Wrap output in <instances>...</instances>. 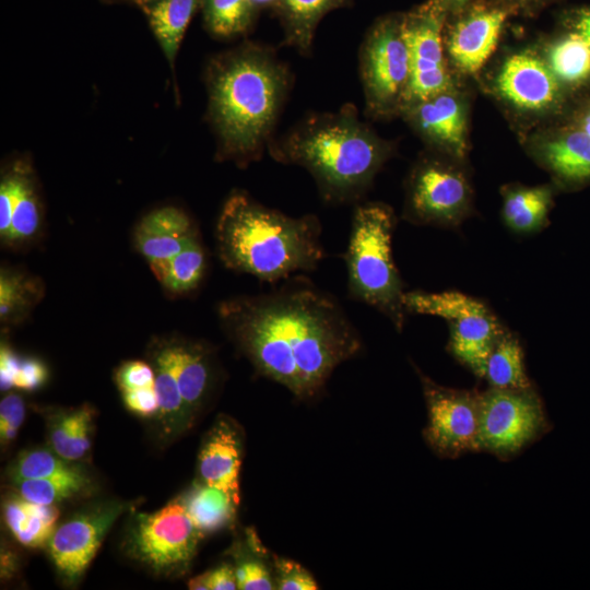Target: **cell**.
Wrapping results in <instances>:
<instances>
[{"mask_svg":"<svg viewBox=\"0 0 590 590\" xmlns=\"http://www.w3.org/2000/svg\"><path fill=\"white\" fill-rule=\"evenodd\" d=\"M95 411L88 404L56 410L47 418L48 444L60 457L79 461L90 451Z\"/></svg>","mask_w":590,"mask_h":590,"instance_id":"cell-22","label":"cell"},{"mask_svg":"<svg viewBox=\"0 0 590 590\" xmlns=\"http://www.w3.org/2000/svg\"><path fill=\"white\" fill-rule=\"evenodd\" d=\"M209 590H235L237 579L234 565L223 563L212 570H209Z\"/></svg>","mask_w":590,"mask_h":590,"instance_id":"cell-42","label":"cell"},{"mask_svg":"<svg viewBox=\"0 0 590 590\" xmlns=\"http://www.w3.org/2000/svg\"><path fill=\"white\" fill-rule=\"evenodd\" d=\"M161 284L174 294L194 290L205 270L204 250L198 240L192 239L169 260L151 266Z\"/></svg>","mask_w":590,"mask_h":590,"instance_id":"cell-31","label":"cell"},{"mask_svg":"<svg viewBox=\"0 0 590 590\" xmlns=\"http://www.w3.org/2000/svg\"><path fill=\"white\" fill-rule=\"evenodd\" d=\"M579 129L590 135V108L585 113L580 119Z\"/></svg>","mask_w":590,"mask_h":590,"instance_id":"cell-46","label":"cell"},{"mask_svg":"<svg viewBox=\"0 0 590 590\" xmlns=\"http://www.w3.org/2000/svg\"><path fill=\"white\" fill-rule=\"evenodd\" d=\"M13 212V186L12 180L7 173L2 172L0 181V236L5 243L12 222Z\"/></svg>","mask_w":590,"mask_h":590,"instance_id":"cell-41","label":"cell"},{"mask_svg":"<svg viewBox=\"0 0 590 590\" xmlns=\"http://www.w3.org/2000/svg\"><path fill=\"white\" fill-rule=\"evenodd\" d=\"M509 10L475 5L450 27L446 47L455 66L463 73L476 74L494 52Z\"/></svg>","mask_w":590,"mask_h":590,"instance_id":"cell-15","label":"cell"},{"mask_svg":"<svg viewBox=\"0 0 590 590\" xmlns=\"http://www.w3.org/2000/svg\"><path fill=\"white\" fill-rule=\"evenodd\" d=\"M545 61L560 84L579 86L590 80V46L573 31L550 46Z\"/></svg>","mask_w":590,"mask_h":590,"instance_id":"cell-30","label":"cell"},{"mask_svg":"<svg viewBox=\"0 0 590 590\" xmlns=\"http://www.w3.org/2000/svg\"><path fill=\"white\" fill-rule=\"evenodd\" d=\"M406 314L437 316L448 321L453 356L483 378L486 361L505 332L493 311L481 300L457 291L404 292Z\"/></svg>","mask_w":590,"mask_h":590,"instance_id":"cell-6","label":"cell"},{"mask_svg":"<svg viewBox=\"0 0 590 590\" xmlns=\"http://www.w3.org/2000/svg\"><path fill=\"white\" fill-rule=\"evenodd\" d=\"M402 113L425 139L458 158L465 155V108L451 90L413 104Z\"/></svg>","mask_w":590,"mask_h":590,"instance_id":"cell-16","label":"cell"},{"mask_svg":"<svg viewBox=\"0 0 590 590\" xmlns=\"http://www.w3.org/2000/svg\"><path fill=\"white\" fill-rule=\"evenodd\" d=\"M179 498L192 523L204 536L229 527L236 518L239 505L226 491L200 480Z\"/></svg>","mask_w":590,"mask_h":590,"instance_id":"cell-24","label":"cell"},{"mask_svg":"<svg viewBox=\"0 0 590 590\" xmlns=\"http://www.w3.org/2000/svg\"><path fill=\"white\" fill-rule=\"evenodd\" d=\"M349 2L351 0H280L275 9L283 26V44L300 55H309L321 19Z\"/></svg>","mask_w":590,"mask_h":590,"instance_id":"cell-25","label":"cell"},{"mask_svg":"<svg viewBox=\"0 0 590 590\" xmlns=\"http://www.w3.org/2000/svg\"><path fill=\"white\" fill-rule=\"evenodd\" d=\"M40 286L37 281L17 271L2 269L0 274V320L15 323L38 302Z\"/></svg>","mask_w":590,"mask_h":590,"instance_id":"cell-36","label":"cell"},{"mask_svg":"<svg viewBox=\"0 0 590 590\" xmlns=\"http://www.w3.org/2000/svg\"><path fill=\"white\" fill-rule=\"evenodd\" d=\"M495 85L498 94L514 107L541 113L556 106L560 83L546 61L526 50L512 54L498 70Z\"/></svg>","mask_w":590,"mask_h":590,"instance_id":"cell-14","label":"cell"},{"mask_svg":"<svg viewBox=\"0 0 590 590\" xmlns=\"http://www.w3.org/2000/svg\"><path fill=\"white\" fill-rule=\"evenodd\" d=\"M186 409L192 418L205 400L212 379L208 350L194 342L165 341Z\"/></svg>","mask_w":590,"mask_h":590,"instance_id":"cell-20","label":"cell"},{"mask_svg":"<svg viewBox=\"0 0 590 590\" xmlns=\"http://www.w3.org/2000/svg\"><path fill=\"white\" fill-rule=\"evenodd\" d=\"M108 3H116V2H130L131 0H103Z\"/></svg>","mask_w":590,"mask_h":590,"instance_id":"cell-49","label":"cell"},{"mask_svg":"<svg viewBox=\"0 0 590 590\" xmlns=\"http://www.w3.org/2000/svg\"><path fill=\"white\" fill-rule=\"evenodd\" d=\"M203 538L178 496L154 512L133 515L125 548L154 573L180 575L189 568Z\"/></svg>","mask_w":590,"mask_h":590,"instance_id":"cell-8","label":"cell"},{"mask_svg":"<svg viewBox=\"0 0 590 590\" xmlns=\"http://www.w3.org/2000/svg\"><path fill=\"white\" fill-rule=\"evenodd\" d=\"M201 11L208 33L228 39L251 28L258 8L252 0H202Z\"/></svg>","mask_w":590,"mask_h":590,"instance_id":"cell-33","label":"cell"},{"mask_svg":"<svg viewBox=\"0 0 590 590\" xmlns=\"http://www.w3.org/2000/svg\"><path fill=\"white\" fill-rule=\"evenodd\" d=\"M445 16L423 7L402 16V31L410 51L411 75L401 111L452 88L451 75L444 58Z\"/></svg>","mask_w":590,"mask_h":590,"instance_id":"cell-13","label":"cell"},{"mask_svg":"<svg viewBox=\"0 0 590 590\" xmlns=\"http://www.w3.org/2000/svg\"><path fill=\"white\" fill-rule=\"evenodd\" d=\"M243 459L240 429L222 416L208 432L198 457L200 481L226 491L240 503L239 472Z\"/></svg>","mask_w":590,"mask_h":590,"instance_id":"cell-17","label":"cell"},{"mask_svg":"<svg viewBox=\"0 0 590 590\" xmlns=\"http://www.w3.org/2000/svg\"><path fill=\"white\" fill-rule=\"evenodd\" d=\"M85 470L82 464L60 457L50 448H32L17 455L8 469V476L15 483L22 480L76 474Z\"/></svg>","mask_w":590,"mask_h":590,"instance_id":"cell-34","label":"cell"},{"mask_svg":"<svg viewBox=\"0 0 590 590\" xmlns=\"http://www.w3.org/2000/svg\"><path fill=\"white\" fill-rule=\"evenodd\" d=\"M25 403L23 398L15 393H7L0 401V442L2 447L9 446L17 436L24 422Z\"/></svg>","mask_w":590,"mask_h":590,"instance_id":"cell-40","label":"cell"},{"mask_svg":"<svg viewBox=\"0 0 590 590\" xmlns=\"http://www.w3.org/2000/svg\"><path fill=\"white\" fill-rule=\"evenodd\" d=\"M471 188L464 173L439 160L424 158L406 185L404 217L421 225L455 227L467 216Z\"/></svg>","mask_w":590,"mask_h":590,"instance_id":"cell-10","label":"cell"},{"mask_svg":"<svg viewBox=\"0 0 590 590\" xmlns=\"http://www.w3.org/2000/svg\"><path fill=\"white\" fill-rule=\"evenodd\" d=\"M551 206L548 187H512L504 193L503 217L515 233L530 234L546 224Z\"/></svg>","mask_w":590,"mask_h":590,"instance_id":"cell-28","label":"cell"},{"mask_svg":"<svg viewBox=\"0 0 590 590\" xmlns=\"http://www.w3.org/2000/svg\"><path fill=\"white\" fill-rule=\"evenodd\" d=\"M13 186V212L5 243H24L32 239L42 225V205L31 165L15 161L5 169Z\"/></svg>","mask_w":590,"mask_h":590,"instance_id":"cell-26","label":"cell"},{"mask_svg":"<svg viewBox=\"0 0 590 590\" xmlns=\"http://www.w3.org/2000/svg\"><path fill=\"white\" fill-rule=\"evenodd\" d=\"M204 76L216 160L239 167L259 161L293 84L288 66L273 48L246 42L211 58Z\"/></svg>","mask_w":590,"mask_h":590,"instance_id":"cell-2","label":"cell"},{"mask_svg":"<svg viewBox=\"0 0 590 590\" xmlns=\"http://www.w3.org/2000/svg\"><path fill=\"white\" fill-rule=\"evenodd\" d=\"M267 150L279 163L305 168L321 198L332 204L359 200L391 155L389 143L359 119L352 104L310 114L273 138Z\"/></svg>","mask_w":590,"mask_h":590,"instance_id":"cell-3","label":"cell"},{"mask_svg":"<svg viewBox=\"0 0 590 590\" xmlns=\"http://www.w3.org/2000/svg\"><path fill=\"white\" fill-rule=\"evenodd\" d=\"M543 403L533 388H491L480 393L479 450L507 459L548 429Z\"/></svg>","mask_w":590,"mask_h":590,"instance_id":"cell-9","label":"cell"},{"mask_svg":"<svg viewBox=\"0 0 590 590\" xmlns=\"http://www.w3.org/2000/svg\"><path fill=\"white\" fill-rule=\"evenodd\" d=\"M539 154L548 170L563 182L577 185L590 180V135L581 129L546 141Z\"/></svg>","mask_w":590,"mask_h":590,"instance_id":"cell-23","label":"cell"},{"mask_svg":"<svg viewBox=\"0 0 590 590\" xmlns=\"http://www.w3.org/2000/svg\"><path fill=\"white\" fill-rule=\"evenodd\" d=\"M215 237L227 268L267 282L314 271L327 257L321 223L315 214L293 217L243 191L225 201Z\"/></svg>","mask_w":590,"mask_h":590,"instance_id":"cell-4","label":"cell"},{"mask_svg":"<svg viewBox=\"0 0 590 590\" xmlns=\"http://www.w3.org/2000/svg\"><path fill=\"white\" fill-rule=\"evenodd\" d=\"M128 509V503L107 499L92 504L57 526L47 543L49 557L68 582L81 578L106 534Z\"/></svg>","mask_w":590,"mask_h":590,"instance_id":"cell-12","label":"cell"},{"mask_svg":"<svg viewBox=\"0 0 590 590\" xmlns=\"http://www.w3.org/2000/svg\"><path fill=\"white\" fill-rule=\"evenodd\" d=\"M2 512L13 538L20 544L33 548L47 545L60 516L57 505L34 503L17 493L4 499Z\"/></svg>","mask_w":590,"mask_h":590,"instance_id":"cell-21","label":"cell"},{"mask_svg":"<svg viewBox=\"0 0 590 590\" xmlns=\"http://www.w3.org/2000/svg\"><path fill=\"white\" fill-rule=\"evenodd\" d=\"M225 331L256 370L298 399H310L362 339L340 303L304 279L279 290L223 302Z\"/></svg>","mask_w":590,"mask_h":590,"instance_id":"cell-1","label":"cell"},{"mask_svg":"<svg viewBox=\"0 0 590 590\" xmlns=\"http://www.w3.org/2000/svg\"><path fill=\"white\" fill-rule=\"evenodd\" d=\"M209 571L200 574L188 581V588L191 590H209Z\"/></svg>","mask_w":590,"mask_h":590,"instance_id":"cell-45","label":"cell"},{"mask_svg":"<svg viewBox=\"0 0 590 590\" xmlns=\"http://www.w3.org/2000/svg\"><path fill=\"white\" fill-rule=\"evenodd\" d=\"M115 378L121 396L155 387L154 368L142 361L125 362L118 367Z\"/></svg>","mask_w":590,"mask_h":590,"instance_id":"cell-38","label":"cell"},{"mask_svg":"<svg viewBox=\"0 0 590 590\" xmlns=\"http://www.w3.org/2000/svg\"><path fill=\"white\" fill-rule=\"evenodd\" d=\"M273 571L275 586L279 590H316L319 588L312 575L292 559L275 556Z\"/></svg>","mask_w":590,"mask_h":590,"instance_id":"cell-39","label":"cell"},{"mask_svg":"<svg viewBox=\"0 0 590 590\" xmlns=\"http://www.w3.org/2000/svg\"><path fill=\"white\" fill-rule=\"evenodd\" d=\"M512 1H515V2H517V3H522V4H523V3H533V2H538V1H540V0H512Z\"/></svg>","mask_w":590,"mask_h":590,"instance_id":"cell-48","label":"cell"},{"mask_svg":"<svg viewBox=\"0 0 590 590\" xmlns=\"http://www.w3.org/2000/svg\"><path fill=\"white\" fill-rule=\"evenodd\" d=\"M279 1L280 0H252V2L258 9L263 8V7H269V5H272L275 8Z\"/></svg>","mask_w":590,"mask_h":590,"instance_id":"cell-47","label":"cell"},{"mask_svg":"<svg viewBox=\"0 0 590 590\" xmlns=\"http://www.w3.org/2000/svg\"><path fill=\"white\" fill-rule=\"evenodd\" d=\"M152 366L158 399L156 417L163 433L173 437L189 426L191 417L182 400L165 341L154 349Z\"/></svg>","mask_w":590,"mask_h":590,"instance_id":"cell-27","label":"cell"},{"mask_svg":"<svg viewBox=\"0 0 590 590\" xmlns=\"http://www.w3.org/2000/svg\"><path fill=\"white\" fill-rule=\"evenodd\" d=\"M573 32L579 34L590 46V8L578 10L571 19Z\"/></svg>","mask_w":590,"mask_h":590,"instance_id":"cell-43","label":"cell"},{"mask_svg":"<svg viewBox=\"0 0 590 590\" xmlns=\"http://www.w3.org/2000/svg\"><path fill=\"white\" fill-rule=\"evenodd\" d=\"M393 210L382 202L356 205L345 264L349 296L384 314L401 331L405 321L403 283L393 261Z\"/></svg>","mask_w":590,"mask_h":590,"instance_id":"cell-5","label":"cell"},{"mask_svg":"<svg viewBox=\"0 0 590 590\" xmlns=\"http://www.w3.org/2000/svg\"><path fill=\"white\" fill-rule=\"evenodd\" d=\"M358 59L366 115L384 118L401 111L411 75L402 16L377 21L363 40Z\"/></svg>","mask_w":590,"mask_h":590,"instance_id":"cell-7","label":"cell"},{"mask_svg":"<svg viewBox=\"0 0 590 590\" xmlns=\"http://www.w3.org/2000/svg\"><path fill=\"white\" fill-rule=\"evenodd\" d=\"M145 16L175 75V60L186 30L202 0H131Z\"/></svg>","mask_w":590,"mask_h":590,"instance_id":"cell-19","label":"cell"},{"mask_svg":"<svg viewBox=\"0 0 590 590\" xmlns=\"http://www.w3.org/2000/svg\"><path fill=\"white\" fill-rule=\"evenodd\" d=\"M468 1L469 0H428L421 7L446 15L447 12L463 7Z\"/></svg>","mask_w":590,"mask_h":590,"instance_id":"cell-44","label":"cell"},{"mask_svg":"<svg viewBox=\"0 0 590 590\" xmlns=\"http://www.w3.org/2000/svg\"><path fill=\"white\" fill-rule=\"evenodd\" d=\"M234 565L237 587L240 590H272L276 589L274 573L266 563L260 543L244 550H238Z\"/></svg>","mask_w":590,"mask_h":590,"instance_id":"cell-37","label":"cell"},{"mask_svg":"<svg viewBox=\"0 0 590 590\" xmlns=\"http://www.w3.org/2000/svg\"><path fill=\"white\" fill-rule=\"evenodd\" d=\"M420 378L428 411L427 444L449 458L479 450L480 393L441 387L422 373Z\"/></svg>","mask_w":590,"mask_h":590,"instance_id":"cell-11","label":"cell"},{"mask_svg":"<svg viewBox=\"0 0 590 590\" xmlns=\"http://www.w3.org/2000/svg\"><path fill=\"white\" fill-rule=\"evenodd\" d=\"M194 238L198 234L191 219L176 206L151 211L134 231L135 247L150 267L169 260Z\"/></svg>","mask_w":590,"mask_h":590,"instance_id":"cell-18","label":"cell"},{"mask_svg":"<svg viewBox=\"0 0 590 590\" xmlns=\"http://www.w3.org/2000/svg\"><path fill=\"white\" fill-rule=\"evenodd\" d=\"M17 494L45 505H57L73 498L91 495L95 482L87 470L70 475L48 479H30L13 483Z\"/></svg>","mask_w":590,"mask_h":590,"instance_id":"cell-32","label":"cell"},{"mask_svg":"<svg viewBox=\"0 0 590 590\" xmlns=\"http://www.w3.org/2000/svg\"><path fill=\"white\" fill-rule=\"evenodd\" d=\"M483 378L491 388L511 390L532 388L524 368L523 350L517 338L510 333H503L486 361Z\"/></svg>","mask_w":590,"mask_h":590,"instance_id":"cell-29","label":"cell"},{"mask_svg":"<svg viewBox=\"0 0 590 590\" xmlns=\"http://www.w3.org/2000/svg\"><path fill=\"white\" fill-rule=\"evenodd\" d=\"M48 376V368L42 359L21 355L7 343H1L0 389L2 392L11 389L36 391L47 382Z\"/></svg>","mask_w":590,"mask_h":590,"instance_id":"cell-35","label":"cell"}]
</instances>
